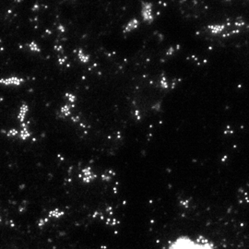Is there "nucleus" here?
I'll return each instance as SVG.
<instances>
[{
	"mask_svg": "<svg viewBox=\"0 0 249 249\" xmlns=\"http://www.w3.org/2000/svg\"><path fill=\"white\" fill-rule=\"evenodd\" d=\"M167 249H217L214 244L206 237L181 234L174 237Z\"/></svg>",
	"mask_w": 249,
	"mask_h": 249,
	"instance_id": "f257e3e1",
	"label": "nucleus"
},
{
	"mask_svg": "<svg viewBox=\"0 0 249 249\" xmlns=\"http://www.w3.org/2000/svg\"><path fill=\"white\" fill-rule=\"evenodd\" d=\"M55 49L57 50V51H59V52H61V51H63V46L62 45H56Z\"/></svg>",
	"mask_w": 249,
	"mask_h": 249,
	"instance_id": "1a4fd4ad",
	"label": "nucleus"
},
{
	"mask_svg": "<svg viewBox=\"0 0 249 249\" xmlns=\"http://www.w3.org/2000/svg\"><path fill=\"white\" fill-rule=\"evenodd\" d=\"M24 82V80L22 78H19L16 76H12L5 79H1L0 83L4 86H12V87H19Z\"/></svg>",
	"mask_w": 249,
	"mask_h": 249,
	"instance_id": "7ed1b4c3",
	"label": "nucleus"
},
{
	"mask_svg": "<svg viewBox=\"0 0 249 249\" xmlns=\"http://www.w3.org/2000/svg\"><path fill=\"white\" fill-rule=\"evenodd\" d=\"M67 96L68 97L69 101H70L71 103H74V102H75V100H76V97H75L74 95H72V94H67Z\"/></svg>",
	"mask_w": 249,
	"mask_h": 249,
	"instance_id": "6e6552de",
	"label": "nucleus"
},
{
	"mask_svg": "<svg viewBox=\"0 0 249 249\" xmlns=\"http://www.w3.org/2000/svg\"><path fill=\"white\" fill-rule=\"evenodd\" d=\"M141 17H142V20L147 23H152L154 20L152 3L147 1L141 2Z\"/></svg>",
	"mask_w": 249,
	"mask_h": 249,
	"instance_id": "f03ea898",
	"label": "nucleus"
},
{
	"mask_svg": "<svg viewBox=\"0 0 249 249\" xmlns=\"http://www.w3.org/2000/svg\"><path fill=\"white\" fill-rule=\"evenodd\" d=\"M140 26V21L136 20V19H133L131 20L130 21H128L126 25H124V33H128V32H131L132 31L138 29Z\"/></svg>",
	"mask_w": 249,
	"mask_h": 249,
	"instance_id": "20e7f679",
	"label": "nucleus"
},
{
	"mask_svg": "<svg viewBox=\"0 0 249 249\" xmlns=\"http://www.w3.org/2000/svg\"><path fill=\"white\" fill-rule=\"evenodd\" d=\"M27 47L31 52H33V53H40L41 52V47L39 46L38 44L35 43V42L29 43L27 44Z\"/></svg>",
	"mask_w": 249,
	"mask_h": 249,
	"instance_id": "423d86ee",
	"label": "nucleus"
},
{
	"mask_svg": "<svg viewBox=\"0 0 249 249\" xmlns=\"http://www.w3.org/2000/svg\"><path fill=\"white\" fill-rule=\"evenodd\" d=\"M57 29H58V31L60 32H66V28H65V26L64 25H62V24H59L58 26H57Z\"/></svg>",
	"mask_w": 249,
	"mask_h": 249,
	"instance_id": "0eeeda50",
	"label": "nucleus"
},
{
	"mask_svg": "<svg viewBox=\"0 0 249 249\" xmlns=\"http://www.w3.org/2000/svg\"><path fill=\"white\" fill-rule=\"evenodd\" d=\"M78 58L80 59V62H82V63H84V64L88 63V62L90 61V56L85 54V52L81 48H80L78 50Z\"/></svg>",
	"mask_w": 249,
	"mask_h": 249,
	"instance_id": "39448f33",
	"label": "nucleus"
},
{
	"mask_svg": "<svg viewBox=\"0 0 249 249\" xmlns=\"http://www.w3.org/2000/svg\"><path fill=\"white\" fill-rule=\"evenodd\" d=\"M39 8H40L39 5H38V4H35V5H34V6L32 7V11H37V10H38Z\"/></svg>",
	"mask_w": 249,
	"mask_h": 249,
	"instance_id": "9d476101",
	"label": "nucleus"
},
{
	"mask_svg": "<svg viewBox=\"0 0 249 249\" xmlns=\"http://www.w3.org/2000/svg\"><path fill=\"white\" fill-rule=\"evenodd\" d=\"M65 61H66V58H65V57H64V58H60V59H59V64L62 65Z\"/></svg>",
	"mask_w": 249,
	"mask_h": 249,
	"instance_id": "9b49d317",
	"label": "nucleus"
}]
</instances>
